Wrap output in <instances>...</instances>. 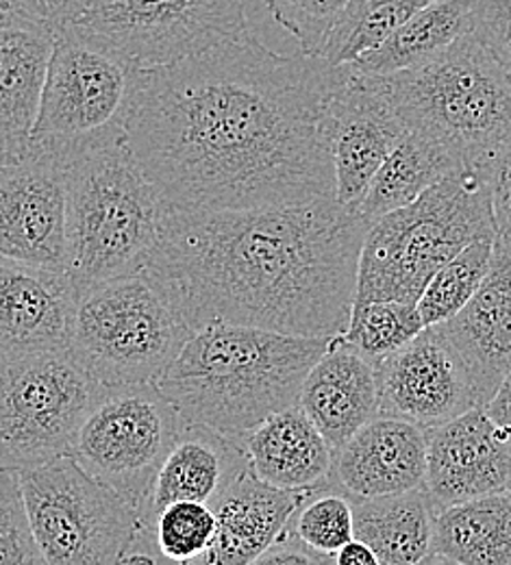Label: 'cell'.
Instances as JSON below:
<instances>
[{
	"label": "cell",
	"instance_id": "cell-1",
	"mask_svg": "<svg viewBox=\"0 0 511 565\" xmlns=\"http://www.w3.org/2000/svg\"><path fill=\"white\" fill-rule=\"evenodd\" d=\"M347 66L279 55L251 31L142 71L127 141L168 207L259 210L336 199L327 107Z\"/></svg>",
	"mask_w": 511,
	"mask_h": 565
},
{
	"label": "cell",
	"instance_id": "cell-2",
	"mask_svg": "<svg viewBox=\"0 0 511 565\" xmlns=\"http://www.w3.org/2000/svg\"><path fill=\"white\" fill-rule=\"evenodd\" d=\"M370 222L338 199L161 215L148 275L196 333L207 324L338 338L351 322Z\"/></svg>",
	"mask_w": 511,
	"mask_h": 565
},
{
	"label": "cell",
	"instance_id": "cell-3",
	"mask_svg": "<svg viewBox=\"0 0 511 565\" xmlns=\"http://www.w3.org/2000/svg\"><path fill=\"white\" fill-rule=\"evenodd\" d=\"M333 338L207 324L155 381L188 423L242 441L255 426L298 405L309 370Z\"/></svg>",
	"mask_w": 511,
	"mask_h": 565
},
{
	"label": "cell",
	"instance_id": "cell-4",
	"mask_svg": "<svg viewBox=\"0 0 511 565\" xmlns=\"http://www.w3.org/2000/svg\"><path fill=\"white\" fill-rule=\"evenodd\" d=\"M166 210L129 141L66 163L68 266L78 294L147 268Z\"/></svg>",
	"mask_w": 511,
	"mask_h": 565
},
{
	"label": "cell",
	"instance_id": "cell-5",
	"mask_svg": "<svg viewBox=\"0 0 511 565\" xmlns=\"http://www.w3.org/2000/svg\"><path fill=\"white\" fill-rule=\"evenodd\" d=\"M497 237L486 168L459 170L414 203L370 222L355 305H416L441 266L479 239Z\"/></svg>",
	"mask_w": 511,
	"mask_h": 565
},
{
	"label": "cell",
	"instance_id": "cell-6",
	"mask_svg": "<svg viewBox=\"0 0 511 565\" xmlns=\"http://www.w3.org/2000/svg\"><path fill=\"white\" fill-rule=\"evenodd\" d=\"M372 78L407 131L441 141L466 170L486 168L511 138V76L472 33L416 68Z\"/></svg>",
	"mask_w": 511,
	"mask_h": 565
},
{
	"label": "cell",
	"instance_id": "cell-7",
	"mask_svg": "<svg viewBox=\"0 0 511 565\" xmlns=\"http://www.w3.org/2000/svg\"><path fill=\"white\" fill-rule=\"evenodd\" d=\"M140 74L131 60L81 26L57 31L29 148L66 166L83 152L127 141Z\"/></svg>",
	"mask_w": 511,
	"mask_h": 565
},
{
	"label": "cell",
	"instance_id": "cell-8",
	"mask_svg": "<svg viewBox=\"0 0 511 565\" xmlns=\"http://www.w3.org/2000/svg\"><path fill=\"white\" fill-rule=\"evenodd\" d=\"M194 331L140 270L78 294L71 353L105 387L155 383Z\"/></svg>",
	"mask_w": 511,
	"mask_h": 565
},
{
	"label": "cell",
	"instance_id": "cell-9",
	"mask_svg": "<svg viewBox=\"0 0 511 565\" xmlns=\"http://www.w3.org/2000/svg\"><path fill=\"white\" fill-rule=\"evenodd\" d=\"M15 475L46 565H120L136 548L138 513L71 455Z\"/></svg>",
	"mask_w": 511,
	"mask_h": 565
},
{
	"label": "cell",
	"instance_id": "cell-10",
	"mask_svg": "<svg viewBox=\"0 0 511 565\" xmlns=\"http://www.w3.org/2000/svg\"><path fill=\"white\" fill-rule=\"evenodd\" d=\"M103 390L71 349L0 361V472L71 455Z\"/></svg>",
	"mask_w": 511,
	"mask_h": 565
},
{
	"label": "cell",
	"instance_id": "cell-11",
	"mask_svg": "<svg viewBox=\"0 0 511 565\" xmlns=\"http://www.w3.org/2000/svg\"><path fill=\"white\" fill-rule=\"evenodd\" d=\"M188 420L155 383L105 387L74 437L71 457L140 518Z\"/></svg>",
	"mask_w": 511,
	"mask_h": 565
},
{
	"label": "cell",
	"instance_id": "cell-12",
	"mask_svg": "<svg viewBox=\"0 0 511 565\" xmlns=\"http://www.w3.org/2000/svg\"><path fill=\"white\" fill-rule=\"evenodd\" d=\"M76 26L140 71L183 62L248 31L244 0H92Z\"/></svg>",
	"mask_w": 511,
	"mask_h": 565
},
{
	"label": "cell",
	"instance_id": "cell-13",
	"mask_svg": "<svg viewBox=\"0 0 511 565\" xmlns=\"http://www.w3.org/2000/svg\"><path fill=\"white\" fill-rule=\"evenodd\" d=\"M379 416L438 428L481 407L472 374L441 324L376 363Z\"/></svg>",
	"mask_w": 511,
	"mask_h": 565
},
{
	"label": "cell",
	"instance_id": "cell-14",
	"mask_svg": "<svg viewBox=\"0 0 511 565\" xmlns=\"http://www.w3.org/2000/svg\"><path fill=\"white\" fill-rule=\"evenodd\" d=\"M66 166L29 148L0 166V257L66 270Z\"/></svg>",
	"mask_w": 511,
	"mask_h": 565
},
{
	"label": "cell",
	"instance_id": "cell-15",
	"mask_svg": "<svg viewBox=\"0 0 511 565\" xmlns=\"http://www.w3.org/2000/svg\"><path fill=\"white\" fill-rule=\"evenodd\" d=\"M324 134L336 168V199L358 210L374 174L403 140L407 127L374 78L347 66V76L327 107Z\"/></svg>",
	"mask_w": 511,
	"mask_h": 565
},
{
	"label": "cell",
	"instance_id": "cell-16",
	"mask_svg": "<svg viewBox=\"0 0 511 565\" xmlns=\"http://www.w3.org/2000/svg\"><path fill=\"white\" fill-rule=\"evenodd\" d=\"M511 441L483 407L427 430L425 490L439 509L508 492Z\"/></svg>",
	"mask_w": 511,
	"mask_h": 565
},
{
	"label": "cell",
	"instance_id": "cell-17",
	"mask_svg": "<svg viewBox=\"0 0 511 565\" xmlns=\"http://www.w3.org/2000/svg\"><path fill=\"white\" fill-rule=\"evenodd\" d=\"M76 300L66 270L0 257V361L68 351Z\"/></svg>",
	"mask_w": 511,
	"mask_h": 565
},
{
	"label": "cell",
	"instance_id": "cell-18",
	"mask_svg": "<svg viewBox=\"0 0 511 565\" xmlns=\"http://www.w3.org/2000/svg\"><path fill=\"white\" fill-rule=\"evenodd\" d=\"M427 479V430L376 416L333 450L331 481L353 500L423 490Z\"/></svg>",
	"mask_w": 511,
	"mask_h": 565
},
{
	"label": "cell",
	"instance_id": "cell-19",
	"mask_svg": "<svg viewBox=\"0 0 511 565\" xmlns=\"http://www.w3.org/2000/svg\"><path fill=\"white\" fill-rule=\"evenodd\" d=\"M441 329L464 356L483 407L511 372V246L494 239L486 281Z\"/></svg>",
	"mask_w": 511,
	"mask_h": 565
},
{
	"label": "cell",
	"instance_id": "cell-20",
	"mask_svg": "<svg viewBox=\"0 0 511 565\" xmlns=\"http://www.w3.org/2000/svg\"><path fill=\"white\" fill-rule=\"evenodd\" d=\"M322 490V488H320ZM316 490L290 492L257 479L251 468L214 502L216 535L188 565H248L288 535L296 509Z\"/></svg>",
	"mask_w": 511,
	"mask_h": 565
},
{
	"label": "cell",
	"instance_id": "cell-21",
	"mask_svg": "<svg viewBox=\"0 0 511 565\" xmlns=\"http://www.w3.org/2000/svg\"><path fill=\"white\" fill-rule=\"evenodd\" d=\"M298 405L338 450L360 428L379 416L376 363L365 359L342 335L309 370Z\"/></svg>",
	"mask_w": 511,
	"mask_h": 565
},
{
	"label": "cell",
	"instance_id": "cell-22",
	"mask_svg": "<svg viewBox=\"0 0 511 565\" xmlns=\"http://www.w3.org/2000/svg\"><path fill=\"white\" fill-rule=\"evenodd\" d=\"M246 470L248 459L242 441L205 424H185L159 468L142 520V535L150 533L157 513L172 502L190 500L214 507Z\"/></svg>",
	"mask_w": 511,
	"mask_h": 565
},
{
	"label": "cell",
	"instance_id": "cell-23",
	"mask_svg": "<svg viewBox=\"0 0 511 565\" xmlns=\"http://www.w3.org/2000/svg\"><path fill=\"white\" fill-rule=\"evenodd\" d=\"M53 49L51 29L20 18L0 20V150L11 159L29 150Z\"/></svg>",
	"mask_w": 511,
	"mask_h": 565
},
{
	"label": "cell",
	"instance_id": "cell-24",
	"mask_svg": "<svg viewBox=\"0 0 511 565\" xmlns=\"http://www.w3.org/2000/svg\"><path fill=\"white\" fill-rule=\"evenodd\" d=\"M242 446L251 472L273 488L307 492L333 486V448L300 405L266 418L242 437Z\"/></svg>",
	"mask_w": 511,
	"mask_h": 565
},
{
	"label": "cell",
	"instance_id": "cell-25",
	"mask_svg": "<svg viewBox=\"0 0 511 565\" xmlns=\"http://www.w3.org/2000/svg\"><path fill=\"white\" fill-rule=\"evenodd\" d=\"M355 537L365 542L381 565H423L434 555L438 507L427 490L353 500Z\"/></svg>",
	"mask_w": 511,
	"mask_h": 565
},
{
	"label": "cell",
	"instance_id": "cell-26",
	"mask_svg": "<svg viewBox=\"0 0 511 565\" xmlns=\"http://www.w3.org/2000/svg\"><path fill=\"white\" fill-rule=\"evenodd\" d=\"M459 170L466 168L448 146L429 136L407 131L374 174L358 212L368 222H374L385 213L414 203L429 188Z\"/></svg>",
	"mask_w": 511,
	"mask_h": 565
},
{
	"label": "cell",
	"instance_id": "cell-27",
	"mask_svg": "<svg viewBox=\"0 0 511 565\" xmlns=\"http://www.w3.org/2000/svg\"><path fill=\"white\" fill-rule=\"evenodd\" d=\"M434 553L459 565H511V492L439 509Z\"/></svg>",
	"mask_w": 511,
	"mask_h": 565
},
{
	"label": "cell",
	"instance_id": "cell-28",
	"mask_svg": "<svg viewBox=\"0 0 511 565\" xmlns=\"http://www.w3.org/2000/svg\"><path fill=\"white\" fill-rule=\"evenodd\" d=\"M466 33H470V0H438L347 66L372 76L409 71L438 57Z\"/></svg>",
	"mask_w": 511,
	"mask_h": 565
},
{
	"label": "cell",
	"instance_id": "cell-29",
	"mask_svg": "<svg viewBox=\"0 0 511 565\" xmlns=\"http://www.w3.org/2000/svg\"><path fill=\"white\" fill-rule=\"evenodd\" d=\"M434 2L438 0H351L320 57L333 66L351 64Z\"/></svg>",
	"mask_w": 511,
	"mask_h": 565
},
{
	"label": "cell",
	"instance_id": "cell-30",
	"mask_svg": "<svg viewBox=\"0 0 511 565\" xmlns=\"http://www.w3.org/2000/svg\"><path fill=\"white\" fill-rule=\"evenodd\" d=\"M492 255L494 237H488L470 244L439 268L416 302L425 327L448 322L472 300L492 268Z\"/></svg>",
	"mask_w": 511,
	"mask_h": 565
},
{
	"label": "cell",
	"instance_id": "cell-31",
	"mask_svg": "<svg viewBox=\"0 0 511 565\" xmlns=\"http://www.w3.org/2000/svg\"><path fill=\"white\" fill-rule=\"evenodd\" d=\"M423 316L416 305L396 300H374L353 305L351 322L342 335L372 363L407 347L425 331Z\"/></svg>",
	"mask_w": 511,
	"mask_h": 565
},
{
	"label": "cell",
	"instance_id": "cell-32",
	"mask_svg": "<svg viewBox=\"0 0 511 565\" xmlns=\"http://www.w3.org/2000/svg\"><path fill=\"white\" fill-rule=\"evenodd\" d=\"M288 533L307 548L333 557L355 540L353 498L333 486L311 492L296 509Z\"/></svg>",
	"mask_w": 511,
	"mask_h": 565
},
{
	"label": "cell",
	"instance_id": "cell-33",
	"mask_svg": "<svg viewBox=\"0 0 511 565\" xmlns=\"http://www.w3.org/2000/svg\"><path fill=\"white\" fill-rule=\"evenodd\" d=\"M148 535L159 555L170 564H192L214 542L216 513L203 502H172L157 513Z\"/></svg>",
	"mask_w": 511,
	"mask_h": 565
},
{
	"label": "cell",
	"instance_id": "cell-34",
	"mask_svg": "<svg viewBox=\"0 0 511 565\" xmlns=\"http://www.w3.org/2000/svg\"><path fill=\"white\" fill-rule=\"evenodd\" d=\"M275 22L300 46V53L320 57L327 40L351 0H262Z\"/></svg>",
	"mask_w": 511,
	"mask_h": 565
},
{
	"label": "cell",
	"instance_id": "cell-35",
	"mask_svg": "<svg viewBox=\"0 0 511 565\" xmlns=\"http://www.w3.org/2000/svg\"><path fill=\"white\" fill-rule=\"evenodd\" d=\"M0 565H46L33 540L15 472H0Z\"/></svg>",
	"mask_w": 511,
	"mask_h": 565
},
{
	"label": "cell",
	"instance_id": "cell-36",
	"mask_svg": "<svg viewBox=\"0 0 511 565\" xmlns=\"http://www.w3.org/2000/svg\"><path fill=\"white\" fill-rule=\"evenodd\" d=\"M470 33L511 76V0H470Z\"/></svg>",
	"mask_w": 511,
	"mask_h": 565
},
{
	"label": "cell",
	"instance_id": "cell-37",
	"mask_svg": "<svg viewBox=\"0 0 511 565\" xmlns=\"http://www.w3.org/2000/svg\"><path fill=\"white\" fill-rule=\"evenodd\" d=\"M0 4L9 15L57 33L76 24L92 0H0Z\"/></svg>",
	"mask_w": 511,
	"mask_h": 565
},
{
	"label": "cell",
	"instance_id": "cell-38",
	"mask_svg": "<svg viewBox=\"0 0 511 565\" xmlns=\"http://www.w3.org/2000/svg\"><path fill=\"white\" fill-rule=\"evenodd\" d=\"M486 172L497 228L494 239L511 246V138L499 148V152L486 166Z\"/></svg>",
	"mask_w": 511,
	"mask_h": 565
},
{
	"label": "cell",
	"instance_id": "cell-39",
	"mask_svg": "<svg viewBox=\"0 0 511 565\" xmlns=\"http://www.w3.org/2000/svg\"><path fill=\"white\" fill-rule=\"evenodd\" d=\"M248 565H336L333 557L320 555L305 544H300L294 535L281 537L275 546L262 553L253 564Z\"/></svg>",
	"mask_w": 511,
	"mask_h": 565
},
{
	"label": "cell",
	"instance_id": "cell-40",
	"mask_svg": "<svg viewBox=\"0 0 511 565\" xmlns=\"http://www.w3.org/2000/svg\"><path fill=\"white\" fill-rule=\"evenodd\" d=\"M483 409L492 424L511 441V372L499 383Z\"/></svg>",
	"mask_w": 511,
	"mask_h": 565
},
{
	"label": "cell",
	"instance_id": "cell-41",
	"mask_svg": "<svg viewBox=\"0 0 511 565\" xmlns=\"http://www.w3.org/2000/svg\"><path fill=\"white\" fill-rule=\"evenodd\" d=\"M333 564L336 565H381L379 557L374 555V551L362 542V540H351L347 546H342L336 555H333Z\"/></svg>",
	"mask_w": 511,
	"mask_h": 565
},
{
	"label": "cell",
	"instance_id": "cell-42",
	"mask_svg": "<svg viewBox=\"0 0 511 565\" xmlns=\"http://www.w3.org/2000/svg\"><path fill=\"white\" fill-rule=\"evenodd\" d=\"M120 565H157V562L147 553H138V548H134Z\"/></svg>",
	"mask_w": 511,
	"mask_h": 565
},
{
	"label": "cell",
	"instance_id": "cell-43",
	"mask_svg": "<svg viewBox=\"0 0 511 565\" xmlns=\"http://www.w3.org/2000/svg\"><path fill=\"white\" fill-rule=\"evenodd\" d=\"M423 565H459V564H455V562H450V559H446V557H441V555H436V553H434V555H432V557H429V559H427V562H425V564Z\"/></svg>",
	"mask_w": 511,
	"mask_h": 565
},
{
	"label": "cell",
	"instance_id": "cell-44",
	"mask_svg": "<svg viewBox=\"0 0 511 565\" xmlns=\"http://www.w3.org/2000/svg\"><path fill=\"white\" fill-rule=\"evenodd\" d=\"M11 161H15V159H11L7 152L0 150V166H7V163H11Z\"/></svg>",
	"mask_w": 511,
	"mask_h": 565
},
{
	"label": "cell",
	"instance_id": "cell-45",
	"mask_svg": "<svg viewBox=\"0 0 511 565\" xmlns=\"http://www.w3.org/2000/svg\"><path fill=\"white\" fill-rule=\"evenodd\" d=\"M7 18H13V15H9V13L4 11V7L0 4V20H7Z\"/></svg>",
	"mask_w": 511,
	"mask_h": 565
},
{
	"label": "cell",
	"instance_id": "cell-46",
	"mask_svg": "<svg viewBox=\"0 0 511 565\" xmlns=\"http://www.w3.org/2000/svg\"><path fill=\"white\" fill-rule=\"evenodd\" d=\"M508 492H511V481H510V488H508Z\"/></svg>",
	"mask_w": 511,
	"mask_h": 565
}]
</instances>
